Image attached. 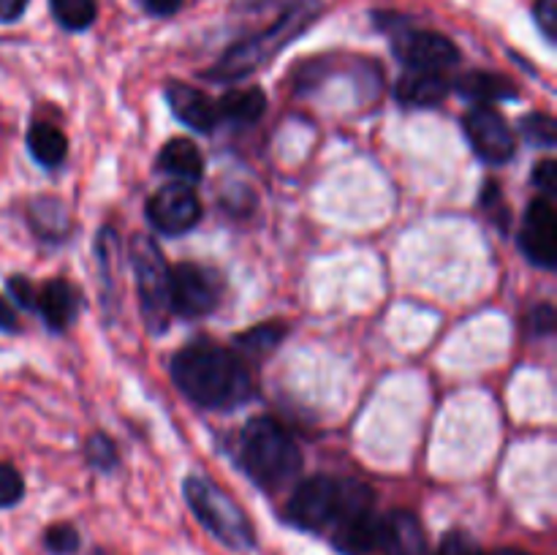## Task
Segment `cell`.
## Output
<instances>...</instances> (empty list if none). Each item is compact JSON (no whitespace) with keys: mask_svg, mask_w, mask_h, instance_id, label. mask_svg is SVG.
Here are the masks:
<instances>
[{"mask_svg":"<svg viewBox=\"0 0 557 555\" xmlns=\"http://www.w3.org/2000/svg\"><path fill=\"white\" fill-rule=\"evenodd\" d=\"M172 379L190 403L210 411H232L256 395L248 365L215 341H194L172 357Z\"/></svg>","mask_w":557,"mask_h":555,"instance_id":"1","label":"cell"},{"mask_svg":"<svg viewBox=\"0 0 557 555\" xmlns=\"http://www.w3.org/2000/svg\"><path fill=\"white\" fill-rule=\"evenodd\" d=\"M373 509V490L357 479L310 477L297 484L286 504L288 522L302 531H335L343 522Z\"/></svg>","mask_w":557,"mask_h":555,"instance_id":"2","label":"cell"},{"mask_svg":"<svg viewBox=\"0 0 557 555\" xmlns=\"http://www.w3.org/2000/svg\"><path fill=\"white\" fill-rule=\"evenodd\" d=\"M237 466L259 488L275 490L297 477L302 468V452L281 422L256 417L239 430Z\"/></svg>","mask_w":557,"mask_h":555,"instance_id":"3","label":"cell"},{"mask_svg":"<svg viewBox=\"0 0 557 555\" xmlns=\"http://www.w3.org/2000/svg\"><path fill=\"white\" fill-rule=\"evenodd\" d=\"M319 11L321 5L315 3V0L294 3L292 9H288L286 14L277 16V22H272L267 30L256 33V36L245 38V41L226 49L223 58L218 60L210 71H205V76L212 82H234L253 74V71L261 69L267 60H272L277 52H283L294 38L302 36V33L315 22Z\"/></svg>","mask_w":557,"mask_h":555,"instance_id":"4","label":"cell"},{"mask_svg":"<svg viewBox=\"0 0 557 555\" xmlns=\"http://www.w3.org/2000/svg\"><path fill=\"white\" fill-rule=\"evenodd\" d=\"M185 504L196 515V520L212 533L221 544L228 550H253L256 547V531L253 522L243 511V506L232 498L223 488H218L212 479L188 477L183 482Z\"/></svg>","mask_w":557,"mask_h":555,"instance_id":"5","label":"cell"},{"mask_svg":"<svg viewBox=\"0 0 557 555\" xmlns=\"http://www.w3.org/2000/svg\"><path fill=\"white\" fill-rule=\"evenodd\" d=\"M131 267H134L136 292L141 303V319L152 335H163L172 319L169 305V264L150 234H134L131 239Z\"/></svg>","mask_w":557,"mask_h":555,"instance_id":"6","label":"cell"},{"mask_svg":"<svg viewBox=\"0 0 557 555\" xmlns=\"http://www.w3.org/2000/svg\"><path fill=\"white\" fill-rule=\"evenodd\" d=\"M223 278L196 261L169 267V305L183 319H201L221 305Z\"/></svg>","mask_w":557,"mask_h":555,"instance_id":"7","label":"cell"},{"mask_svg":"<svg viewBox=\"0 0 557 555\" xmlns=\"http://www.w3.org/2000/svg\"><path fill=\"white\" fill-rule=\"evenodd\" d=\"M392 49L403 65L422 74H444L446 69L460 63L457 44L438 30H417V27L400 25L392 33Z\"/></svg>","mask_w":557,"mask_h":555,"instance_id":"8","label":"cell"},{"mask_svg":"<svg viewBox=\"0 0 557 555\" xmlns=\"http://www.w3.org/2000/svg\"><path fill=\"white\" fill-rule=\"evenodd\" d=\"M462 131L473 152L487 163H506L517 156V136L495 107H471L462 118Z\"/></svg>","mask_w":557,"mask_h":555,"instance_id":"9","label":"cell"},{"mask_svg":"<svg viewBox=\"0 0 557 555\" xmlns=\"http://www.w3.org/2000/svg\"><path fill=\"white\" fill-rule=\"evenodd\" d=\"M147 218L166 237H180L201 221V201L188 183H169L147 199Z\"/></svg>","mask_w":557,"mask_h":555,"instance_id":"10","label":"cell"},{"mask_svg":"<svg viewBox=\"0 0 557 555\" xmlns=\"http://www.w3.org/2000/svg\"><path fill=\"white\" fill-rule=\"evenodd\" d=\"M520 248L533 264L553 270L557 261V212L544 196L528 205L520 229Z\"/></svg>","mask_w":557,"mask_h":555,"instance_id":"11","label":"cell"},{"mask_svg":"<svg viewBox=\"0 0 557 555\" xmlns=\"http://www.w3.org/2000/svg\"><path fill=\"white\" fill-rule=\"evenodd\" d=\"M166 101L172 107L174 118L188 125V128L199 131V134H210V131H215L221 125L218 103L205 90H199V87L185 85V82H169Z\"/></svg>","mask_w":557,"mask_h":555,"instance_id":"12","label":"cell"},{"mask_svg":"<svg viewBox=\"0 0 557 555\" xmlns=\"http://www.w3.org/2000/svg\"><path fill=\"white\" fill-rule=\"evenodd\" d=\"M36 308L49 330L63 332L76 321L82 310V292L65 278H52L36 288Z\"/></svg>","mask_w":557,"mask_h":555,"instance_id":"13","label":"cell"},{"mask_svg":"<svg viewBox=\"0 0 557 555\" xmlns=\"http://www.w3.org/2000/svg\"><path fill=\"white\" fill-rule=\"evenodd\" d=\"M379 555H428V536L411 511H389L381 517Z\"/></svg>","mask_w":557,"mask_h":555,"instance_id":"14","label":"cell"},{"mask_svg":"<svg viewBox=\"0 0 557 555\" xmlns=\"http://www.w3.org/2000/svg\"><path fill=\"white\" fill-rule=\"evenodd\" d=\"M451 85L444 74H422L411 71L403 76L395 87V96L403 107L408 109H433L449 96Z\"/></svg>","mask_w":557,"mask_h":555,"instance_id":"15","label":"cell"},{"mask_svg":"<svg viewBox=\"0 0 557 555\" xmlns=\"http://www.w3.org/2000/svg\"><path fill=\"white\" fill-rule=\"evenodd\" d=\"M156 166L158 172L172 174L180 183H196L205 174V156H201V150L194 141L177 136V139H169L161 147Z\"/></svg>","mask_w":557,"mask_h":555,"instance_id":"16","label":"cell"},{"mask_svg":"<svg viewBox=\"0 0 557 555\" xmlns=\"http://www.w3.org/2000/svg\"><path fill=\"white\" fill-rule=\"evenodd\" d=\"M455 87L462 98L476 107H493V103L520 96L515 82L500 74H490V71H471V74L460 76Z\"/></svg>","mask_w":557,"mask_h":555,"instance_id":"17","label":"cell"},{"mask_svg":"<svg viewBox=\"0 0 557 555\" xmlns=\"http://www.w3.org/2000/svg\"><path fill=\"white\" fill-rule=\"evenodd\" d=\"M218 103V118L221 123L232 125H253L267 112V96L261 87H237V90L223 92Z\"/></svg>","mask_w":557,"mask_h":555,"instance_id":"18","label":"cell"},{"mask_svg":"<svg viewBox=\"0 0 557 555\" xmlns=\"http://www.w3.org/2000/svg\"><path fill=\"white\" fill-rule=\"evenodd\" d=\"M27 150H30V156L41 166L58 169L65 161V156H69V139H65V134L58 125L38 120L27 131Z\"/></svg>","mask_w":557,"mask_h":555,"instance_id":"19","label":"cell"},{"mask_svg":"<svg viewBox=\"0 0 557 555\" xmlns=\"http://www.w3.org/2000/svg\"><path fill=\"white\" fill-rule=\"evenodd\" d=\"M30 226L41 239L58 243V239H63L69 234L71 221L69 212H65V207L58 199L41 196V199H36L30 205Z\"/></svg>","mask_w":557,"mask_h":555,"instance_id":"20","label":"cell"},{"mask_svg":"<svg viewBox=\"0 0 557 555\" xmlns=\"http://www.w3.org/2000/svg\"><path fill=\"white\" fill-rule=\"evenodd\" d=\"M49 9L65 30H87L98 16L96 0H49Z\"/></svg>","mask_w":557,"mask_h":555,"instance_id":"21","label":"cell"},{"mask_svg":"<svg viewBox=\"0 0 557 555\" xmlns=\"http://www.w3.org/2000/svg\"><path fill=\"white\" fill-rule=\"evenodd\" d=\"M288 326L286 324H261L253 330L243 332V335L234 341V346L239 348L248 357H261V354H270L281 346V341L286 337Z\"/></svg>","mask_w":557,"mask_h":555,"instance_id":"22","label":"cell"},{"mask_svg":"<svg viewBox=\"0 0 557 555\" xmlns=\"http://www.w3.org/2000/svg\"><path fill=\"white\" fill-rule=\"evenodd\" d=\"M85 457L87 462H90L96 471L101 473H109L114 471V468L120 466V455H117V446H114V441L109 439L107 433H92L90 439L85 441Z\"/></svg>","mask_w":557,"mask_h":555,"instance_id":"23","label":"cell"},{"mask_svg":"<svg viewBox=\"0 0 557 555\" xmlns=\"http://www.w3.org/2000/svg\"><path fill=\"white\" fill-rule=\"evenodd\" d=\"M520 131L531 145L542 147V150H553L557 141V125L549 114L536 112L528 114V118L520 120Z\"/></svg>","mask_w":557,"mask_h":555,"instance_id":"24","label":"cell"},{"mask_svg":"<svg viewBox=\"0 0 557 555\" xmlns=\"http://www.w3.org/2000/svg\"><path fill=\"white\" fill-rule=\"evenodd\" d=\"M79 531L71 522H54L44 533V547L52 555H74L79 550Z\"/></svg>","mask_w":557,"mask_h":555,"instance_id":"25","label":"cell"},{"mask_svg":"<svg viewBox=\"0 0 557 555\" xmlns=\"http://www.w3.org/2000/svg\"><path fill=\"white\" fill-rule=\"evenodd\" d=\"M22 495H25V482H22L20 471L0 462V509L20 504Z\"/></svg>","mask_w":557,"mask_h":555,"instance_id":"26","label":"cell"},{"mask_svg":"<svg viewBox=\"0 0 557 555\" xmlns=\"http://www.w3.org/2000/svg\"><path fill=\"white\" fill-rule=\"evenodd\" d=\"M533 185L539 188V194L544 196V199L553 201L557 196V163L553 158H547V161H542L539 166H533Z\"/></svg>","mask_w":557,"mask_h":555,"instance_id":"27","label":"cell"},{"mask_svg":"<svg viewBox=\"0 0 557 555\" xmlns=\"http://www.w3.org/2000/svg\"><path fill=\"white\" fill-rule=\"evenodd\" d=\"M533 16H536L539 30L544 33L547 41H555L557 38V0H536L533 5Z\"/></svg>","mask_w":557,"mask_h":555,"instance_id":"28","label":"cell"},{"mask_svg":"<svg viewBox=\"0 0 557 555\" xmlns=\"http://www.w3.org/2000/svg\"><path fill=\"white\" fill-rule=\"evenodd\" d=\"M438 555H482V553H479V544L473 542L468 533L451 531L446 533L444 542H441Z\"/></svg>","mask_w":557,"mask_h":555,"instance_id":"29","label":"cell"},{"mask_svg":"<svg viewBox=\"0 0 557 555\" xmlns=\"http://www.w3.org/2000/svg\"><path fill=\"white\" fill-rule=\"evenodd\" d=\"M528 326H531V332H536V335H549V332L555 330V308L549 303H542L536 305V308L528 313Z\"/></svg>","mask_w":557,"mask_h":555,"instance_id":"30","label":"cell"},{"mask_svg":"<svg viewBox=\"0 0 557 555\" xmlns=\"http://www.w3.org/2000/svg\"><path fill=\"white\" fill-rule=\"evenodd\" d=\"M9 292H11V297L22 305V308H36V286H33L25 275H11Z\"/></svg>","mask_w":557,"mask_h":555,"instance_id":"31","label":"cell"},{"mask_svg":"<svg viewBox=\"0 0 557 555\" xmlns=\"http://www.w3.org/2000/svg\"><path fill=\"white\" fill-rule=\"evenodd\" d=\"M185 0H139L141 9L150 16H174L183 9Z\"/></svg>","mask_w":557,"mask_h":555,"instance_id":"32","label":"cell"},{"mask_svg":"<svg viewBox=\"0 0 557 555\" xmlns=\"http://www.w3.org/2000/svg\"><path fill=\"white\" fill-rule=\"evenodd\" d=\"M30 0H0V22H16Z\"/></svg>","mask_w":557,"mask_h":555,"instance_id":"33","label":"cell"},{"mask_svg":"<svg viewBox=\"0 0 557 555\" xmlns=\"http://www.w3.org/2000/svg\"><path fill=\"white\" fill-rule=\"evenodd\" d=\"M20 330V321H16L14 308L9 305V299L0 297V332H16Z\"/></svg>","mask_w":557,"mask_h":555,"instance_id":"34","label":"cell"},{"mask_svg":"<svg viewBox=\"0 0 557 555\" xmlns=\"http://www.w3.org/2000/svg\"><path fill=\"white\" fill-rule=\"evenodd\" d=\"M490 555H531V553H525V550H515V547H504V550H495V553H490Z\"/></svg>","mask_w":557,"mask_h":555,"instance_id":"35","label":"cell"},{"mask_svg":"<svg viewBox=\"0 0 557 555\" xmlns=\"http://www.w3.org/2000/svg\"><path fill=\"white\" fill-rule=\"evenodd\" d=\"M92 555H107V553H101V550H96V553H92Z\"/></svg>","mask_w":557,"mask_h":555,"instance_id":"36","label":"cell"}]
</instances>
